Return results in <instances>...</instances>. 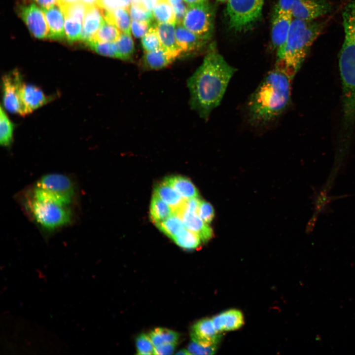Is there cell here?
Segmentation results:
<instances>
[{
    "label": "cell",
    "instance_id": "8",
    "mask_svg": "<svg viewBox=\"0 0 355 355\" xmlns=\"http://www.w3.org/2000/svg\"><path fill=\"white\" fill-rule=\"evenodd\" d=\"M214 9L208 0L188 5L182 25L195 35L209 40L212 35Z\"/></svg>",
    "mask_w": 355,
    "mask_h": 355
},
{
    "label": "cell",
    "instance_id": "35",
    "mask_svg": "<svg viewBox=\"0 0 355 355\" xmlns=\"http://www.w3.org/2000/svg\"><path fill=\"white\" fill-rule=\"evenodd\" d=\"M82 23L74 19L65 17V36L70 42L81 39Z\"/></svg>",
    "mask_w": 355,
    "mask_h": 355
},
{
    "label": "cell",
    "instance_id": "30",
    "mask_svg": "<svg viewBox=\"0 0 355 355\" xmlns=\"http://www.w3.org/2000/svg\"><path fill=\"white\" fill-rule=\"evenodd\" d=\"M154 347L161 344L178 342L179 338L178 333L165 328H156L148 334Z\"/></svg>",
    "mask_w": 355,
    "mask_h": 355
},
{
    "label": "cell",
    "instance_id": "24",
    "mask_svg": "<svg viewBox=\"0 0 355 355\" xmlns=\"http://www.w3.org/2000/svg\"><path fill=\"white\" fill-rule=\"evenodd\" d=\"M154 194L170 206L174 212L182 206L184 201L164 180L156 185Z\"/></svg>",
    "mask_w": 355,
    "mask_h": 355
},
{
    "label": "cell",
    "instance_id": "10",
    "mask_svg": "<svg viewBox=\"0 0 355 355\" xmlns=\"http://www.w3.org/2000/svg\"><path fill=\"white\" fill-rule=\"evenodd\" d=\"M22 83L21 76L16 71L4 75L2 78V100L4 108L11 113L23 116L20 97Z\"/></svg>",
    "mask_w": 355,
    "mask_h": 355
},
{
    "label": "cell",
    "instance_id": "15",
    "mask_svg": "<svg viewBox=\"0 0 355 355\" xmlns=\"http://www.w3.org/2000/svg\"><path fill=\"white\" fill-rule=\"evenodd\" d=\"M176 214L181 218L185 227L196 234L202 241L206 242L213 237V229L198 213L181 210Z\"/></svg>",
    "mask_w": 355,
    "mask_h": 355
},
{
    "label": "cell",
    "instance_id": "47",
    "mask_svg": "<svg viewBox=\"0 0 355 355\" xmlns=\"http://www.w3.org/2000/svg\"><path fill=\"white\" fill-rule=\"evenodd\" d=\"M88 6L98 5L100 0H79Z\"/></svg>",
    "mask_w": 355,
    "mask_h": 355
},
{
    "label": "cell",
    "instance_id": "22",
    "mask_svg": "<svg viewBox=\"0 0 355 355\" xmlns=\"http://www.w3.org/2000/svg\"><path fill=\"white\" fill-rule=\"evenodd\" d=\"M102 10L106 22L116 26L122 33L131 35V22L129 8H118L112 10L102 8Z\"/></svg>",
    "mask_w": 355,
    "mask_h": 355
},
{
    "label": "cell",
    "instance_id": "51",
    "mask_svg": "<svg viewBox=\"0 0 355 355\" xmlns=\"http://www.w3.org/2000/svg\"><path fill=\"white\" fill-rule=\"evenodd\" d=\"M131 4L143 5L142 0H131Z\"/></svg>",
    "mask_w": 355,
    "mask_h": 355
},
{
    "label": "cell",
    "instance_id": "4",
    "mask_svg": "<svg viewBox=\"0 0 355 355\" xmlns=\"http://www.w3.org/2000/svg\"><path fill=\"white\" fill-rule=\"evenodd\" d=\"M344 39L340 51L339 69L343 87V113L347 123L355 121V0L343 11Z\"/></svg>",
    "mask_w": 355,
    "mask_h": 355
},
{
    "label": "cell",
    "instance_id": "41",
    "mask_svg": "<svg viewBox=\"0 0 355 355\" xmlns=\"http://www.w3.org/2000/svg\"><path fill=\"white\" fill-rule=\"evenodd\" d=\"M130 5L131 0H100L98 6L112 10L118 8H129Z\"/></svg>",
    "mask_w": 355,
    "mask_h": 355
},
{
    "label": "cell",
    "instance_id": "37",
    "mask_svg": "<svg viewBox=\"0 0 355 355\" xmlns=\"http://www.w3.org/2000/svg\"><path fill=\"white\" fill-rule=\"evenodd\" d=\"M129 10L132 20L151 22L154 19L152 12L143 5L131 4Z\"/></svg>",
    "mask_w": 355,
    "mask_h": 355
},
{
    "label": "cell",
    "instance_id": "39",
    "mask_svg": "<svg viewBox=\"0 0 355 355\" xmlns=\"http://www.w3.org/2000/svg\"><path fill=\"white\" fill-rule=\"evenodd\" d=\"M217 345L204 346L192 341L187 350L190 355H213L217 351Z\"/></svg>",
    "mask_w": 355,
    "mask_h": 355
},
{
    "label": "cell",
    "instance_id": "19",
    "mask_svg": "<svg viewBox=\"0 0 355 355\" xmlns=\"http://www.w3.org/2000/svg\"><path fill=\"white\" fill-rule=\"evenodd\" d=\"M212 320L215 329L219 332L237 330L244 323L243 314L237 309L224 311L213 317Z\"/></svg>",
    "mask_w": 355,
    "mask_h": 355
},
{
    "label": "cell",
    "instance_id": "2",
    "mask_svg": "<svg viewBox=\"0 0 355 355\" xmlns=\"http://www.w3.org/2000/svg\"><path fill=\"white\" fill-rule=\"evenodd\" d=\"M291 80L276 68L265 76L247 102V116L250 125L267 126L283 114L290 102Z\"/></svg>",
    "mask_w": 355,
    "mask_h": 355
},
{
    "label": "cell",
    "instance_id": "20",
    "mask_svg": "<svg viewBox=\"0 0 355 355\" xmlns=\"http://www.w3.org/2000/svg\"><path fill=\"white\" fill-rule=\"evenodd\" d=\"M49 27L48 38L52 39H63L65 37L64 28V14L58 4L49 8L42 9Z\"/></svg>",
    "mask_w": 355,
    "mask_h": 355
},
{
    "label": "cell",
    "instance_id": "29",
    "mask_svg": "<svg viewBox=\"0 0 355 355\" xmlns=\"http://www.w3.org/2000/svg\"><path fill=\"white\" fill-rule=\"evenodd\" d=\"M121 33L116 26L105 20L92 40L100 42H115L119 38Z\"/></svg>",
    "mask_w": 355,
    "mask_h": 355
},
{
    "label": "cell",
    "instance_id": "16",
    "mask_svg": "<svg viewBox=\"0 0 355 355\" xmlns=\"http://www.w3.org/2000/svg\"><path fill=\"white\" fill-rule=\"evenodd\" d=\"M175 35L182 53H192L201 49L209 40L198 36L182 24H176Z\"/></svg>",
    "mask_w": 355,
    "mask_h": 355
},
{
    "label": "cell",
    "instance_id": "5",
    "mask_svg": "<svg viewBox=\"0 0 355 355\" xmlns=\"http://www.w3.org/2000/svg\"><path fill=\"white\" fill-rule=\"evenodd\" d=\"M26 206L36 223L47 232L66 227L73 220L71 205L30 195Z\"/></svg>",
    "mask_w": 355,
    "mask_h": 355
},
{
    "label": "cell",
    "instance_id": "28",
    "mask_svg": "<svg viewBox=\"0 0 355 355\" xmlns=\"http://www.w3.org/2000/svg\"><path fill=\"white\" fill-rule=\"evenodd\" d=\"M14 125L2 106L0 110V143L7 147L13 140Z\"/></svg>",
    "mask_w": 355,
    "mask_h": 355
},
{
    "label": "cell",
    "instance_id": "44",
    "mask_svg": "<svg viewBox=\"0 0 355 355\" xmlns=\"http://www.w3.org/2000/svg\"><path fill=\"white\" fill-rule=\"evenodd\" d=\"M177 345V342L168 343L155 347L154 355L173 354Z\"/></svg>",
    "mask_w": 355,
    "mask_h": 355
},
{
    "label": "cell",
    "instance_id": "48",
    "mask_svg": "<svg viewBox=\"0 0 355 355\" xmlns=\"http://www.w3.org/2000/svg\"><path fill=\"white\" fill-rule=\"evenodd\" d=\"M188 5L199 4L205 2L208 0H183Z\"/></svg>",
    "mask_w": 355,
    "mask_h": 355
},
{
    "label": "cell",
    "instance_id": "32",
    "mask_svg": "<svg viewBox=\"0 0 355 355\" xmlns=\"http://www.w3.org/2000/svg\"><path fill=\"white\" fill-rule=\"evenodd\" d=\"M173 240L180 247L187 249L196 248L200 246L201 243L200 238L186 228Z\"/></svg>",
    "mask_w": 355,
    "mask_h": 355
},
{
    "label": "cell",
    "instance_id": "31",
    "mask_svg": "<svg viewBox=\"0 0 355 355\" xmlns=\"http://www.w3.org/2000/svg\"><path fill=\"white\" fill-rule=\"evenodd\" d=\"M115 43L118 59L123 60H130L134 52V43L131 35L122 33Z\"/></svg>",
    "mask_w": 355,
    "mask_h": 355
},
{
    "label": "cell",
    "instance_id": "45",
    "mask_svg": "<svg viewBox=\"0 0 355 355\" xmlns=\"http://www.w3.org/2000/svg\"><path fill=\"white\" fill-rule=\"evenodd\" d=\"M42 9L49 8L56 4H58V0H34Z\"/></svg>",
    "mask_w": 355,
    "mask_h": 355
},
{
    "label": "cell",
    "instance_id": "43",
    "mask_svg": "<svg viewBox=\"0 0 355 355\" xmlns=\"http://www.w3.org/2000/svg\"><path fill=\"white\" fill-rule=\"evenodd\" d=\"M172 6L176 15V24H182L187 8L182 0H168Z\"/></svg>",
    "mask_w": 355,
    "mask_h": 355
},
{
    "label": "cell",
    "instance_id": "27",
    "mask_svg": "<svg viewBox=\"0 0 355 355\" xmlns=\"http://www.w3.org/2000/svg\"><path fill=\"white\" fill-rule=\"evenodd\" d=\"M152 12L157 23H176L175 11L168 0L158 2Z\"/></svg>",
    "mask_w": 355,
    "mask_h": 355
},
{
    "label": "cell",
    "instance_id": "40",
    "mask_svg": "<svg viewBox=\"0 0 355 355\" xmlns=\"http://www.w3.org/2000/svg\"><path fill=\"white\" fill-rule=\"evenodd\" d=\"M198 214L206 223H211L214 216V211L213 206L209 202L200 200Z\"/></svg>",
    "mask_w": 355,
    "mask_h": 355
},
{
    "label": "cell",
    "instance_id": "12",
    "mask_svg": "<svg viewBox=\"0 0 355 355\" xmlns=\"http://www.w3.org/2000/svg\"><path fill=\"white\" fill-rule=\"evenodd\" d=\"M20 15L35 37L38 38L48 37L49 27L42 10L36 5L31 4L22 7Z\"/></svg>",
    "mask_w": 355,
    "mask_h": 355
},
{
    "label": "cell",
    "instance_id": "49",
    "mask_svg": "<svg viewBox=\"0 0 355 355\" xmlns=\"http://www.w3.org/2000/svg\"><path fill=\"white\" fill-rule=\"evenodd\" d=\"M79 0H58V4L59 6H62L65 5L70 4Z\"/></svg>",
    "mask_w": 355,
    "mask_h": 355
},
{
    "label": "cell",
    "instance_id": "11",
    "mask_svg": "<svg viewBox=\"0 0 355 355\" xmlns=\"http://www.w3.org/2000/svg\"><path fill=\"white\" fill-rule=\"evenodd\" d=\"M272 20L271 41L278 53L285 44L293 17L290 12L275 7Z\"/></svg>",
    "mask_w": 355,
    "mask_h": 355
},
{
    "label": "cell",
    "instance_id": "36",
    "mask_svg": "<svg viewBox=\"0 0 355 355\" xmlns=\"http://www.w3.org/2000/svg\"><path fill=\"white\" fill-rule=\"evenodd\" d=\"M142 44L144 52L152 51L161 48L155 25L151 26L148 32L142 37Z\"/></svg>",
    "mask_w": 355,
    "mask_h": 355
},
{
    "label": "cell",
    "instance_id": "34",
    "mask_svg": "<svg viewBox=\"0 0 355 355\" xmlns=\"http://www.w3.org/2000/svg\"><path fill=\"white\" fill-rule=\"evenodd\" d=\"M86 44L92 50L101 55L118 58L115 42H100L91 40Z\"/></svg>",
    "mask_w": 355,
    "mask_h": 355
},
{
    "label": "cell",
    "instance_id": "42",
    "mask_svg": "<svg viewBox=\"0 0 355 355\" xmlns=\"http://www.w3.org/2000/svg\"><path fill=\"white\" fill-rule=\"evenodd\" d=\"M150 22L147 21H138L132 20L131 22V31L136 37L144 36L149 30Z\"/></svg>",
    "mask_w": 355,
    "mask_h": 355
},
{
    "label": "cell",
    "instance_id": "1",
    "mask_svg": "<svg viewBox=\"0 0 355 355\" xmlns=\"http://www.w3.org/2000/svg\"><path fill=\"white\" fill-rule=\"evenodd\" d=\"M235 71L211 43L202 63L187 81L190 106L201 118L208 120L219 105Z\"/></svg>",
    "mask_w": 355,
    "mask_h": 355
},
{
    "label": "cell",
    "instance_id": "21",
    "mask_svg": "<svg viewBox=\"0 0 355 355\" xmlns=\"http://www.w3.org/2000/svg\"><path fill=\"white\" fill-rule=\"evenodd\" d=\"M176 58L162 48L144 52L142 60V67L148 70L161 69L169 65Z\"/></svg>",
    "mask_w": 355,
    "mask_h": 355
},
{
    "label": "cell",
    "instance_id": "6",
    "mask_svg": "<svg viewBox=\"0 0 355 355\" xmlns=\"http://www.w3.org/2000/svg\"><path fill=\"white\" fill-rule=\"evenodd\" d=\"M30 195L71 206L76 197V186L66 175L49 173L37 180Z\"/></svg>",
    "mask_w": 355,
    "mask_h": 355
},
{
    "label": "cell",
    "instance_id": "52",
    "mask_svg": "<svg viewBox=\"0 0 355 355\" xmlns=\"http://www.w3.org/2000/svg\"><path fill=\"white\" fill-rule=\"evenodd\" d=\"M217 1L221 2H227L228 0H217Z\"/></svg>",
    "mask_w": 355,
    "mask_h": 355
},
{
    "label": "cell",
    "instance_id": "33",
    "mask_svg": "<svg viewBox=\"0 0 355 355\" xmlns=\"http://www.w3.org/2000/svg\"><path fill=\"white\" fill-rule=\"evenodd\" d=\"M88 6L83 2L78 0L60 7L63 11L65 18L74 19L83 23Z\"/></svg>",
    "mask_w": 355,
    "mask_h": 355
},
{
    "label": "cell",
    "instance_id": "9",
    "mask_svg": "<svg viewBox=\"0 0 355 355\" xmlns=\"http://www.w3.org/2000/svg\"><path fill=\"white\" fill-rule=\"evenodd\" d=\"M275 7L290 12L293 18L306 21L315 20L331 9L327 0H278Z\"/></svg>",
    "mask_w": 355,
    "mask_h": 355
},
{
    "label": "cell",
    "instance_id": "46",
    "mask_svg": "<svg viewBox=\"0 0 355 355\" xmlns=\"http://www.w3.org/2000/svg\"><path fill=\"white\" fill-rule=\"evenodd\" d=\"M163 0H142L143 5L150 11H152L156 4Z\"/></svg>",
    "mask_w": 355,
    "mask_h": 355
},
{
    "label": "cell",
    "instance_id": "50",
    "mask_svg": "<svg viewBox=\"0 0 355 355\" xmlns=\"http://www.w3.org/2000/svg\"><path fill=\"white\" fill-rule=\"evenodd\" d=\"M177 355H190L187 349H181L176 353Z\"/></svg>",
    "mask_w": 355,
    "mask_h": 355
},
{
    "label": "cell",
    "instance_id": "23",
    "mask_svg": "<svg viewBox=\"0 0 355 355\" xmlns=\"http://www.w3.org/2000/svg\"><path fill=\"white\" fill-rule=\"evenodd\" d=\"M164 180L183 199L199 197L197 189L188 178L181 176H172Z\"/></svg>",
    "mask_w": 355,
    "mask_h": 355
},
{
    "label": "cell",
    "instance_id": "25",
    "mask_svg": "<svg viewBox=\"0 0 355 355\" xmlns=\"http://www.w3.org/2000/svg\"><path fill=\"white\" fill-rule=\"evenodd\" d=\"M174 214L173 209L153 194L150 205V217L154 224L167 219Z\"/></svg>",
    "mask_w": 355,
    "mask_h": 355
},
{
    "label": "cell",
    "instance_id": "3",
    "mask_svg": "<svg viewBox=\"0 0 355 355\" xmlns=\"http://www.w3.org/2000/svg\"><path fill=\"white\" fill-rule=\"evenodd\" d=\"M323 23L293 18L285 44L277 53L275 68L292 80L300 69L313 42L323 28Z\"/></svg>",
    "mask_w": 355,
    "mask_h": 355
},
{
    "label": "cell",
    "instance_id": "17",
    "mask_svg": "<svg viewBox=\"0 0 355 355\" xmlns=\"http://www.w3.org/2000/svg\"><path fill=\"white\" fill-rule=\"evenodd\" d=\"M104 21L101 7L98 5L88 6L83 23L81 40L85 43L92 40Z\"/></svg>",
    "mask_w": 355,
    "mask_h": 355
},
{
    "label": "cell",
    "instance_id": "7",
    "mask_svg": "<svg viewBox=\"0 0 355 355\" xmlns=\"http://www.w3.org/2000/svg\"><path fill=\"white\" fill-rule=\"evenodd\" d=\"M264 0H228L227 14L230 28L240 31L248 28L261 16Z\"/></svg>",
    "mask_w": 355,
    "mask_h": 355
},
{
    "label": "cell",
    "instance_id": "13",
    "mask_svg": "<svg viewBox=\"0 0 355 355\" xmlns=\"http://www.w3.org/2000/svg\"><path fill=\"white\" fill-rule=\"evenodd\" d=\"M190 336L192 341L204 346H212L218 345L221 334L215 329L212 319L206 318L193 325Z\"/></svg>",
    "mask_w": 355,
    "mask_h": 355
},
{
    "label": "cell",
    "instance_id": "38",
    "mask_svg": "<svg viewBox=\"0 0 355 355\" xmlns=\"http://www.w3.org/2000/svg\"><path fill=\"white\" fill-rule=\"evenodd\" d=\"M136 345L138 355H153L155 347L148 335L142 333L136 338Z\"/></svg>",
    "mask_w": 355,
    "mask_h": 355
},
{
    "label": "cell",
    "instance_id": "18",
    "mask_svg": "<svg viewBox=\"0 0 355 355\" xmlns=\"http://www.w3.org/2000/svg\"><path fill=\"white\" fill-rule=\"evenodd\" d=\"M161 48L177 58L182 53L175 35L176 23H157L155 25Z\"/></svg>",
    "mask_w": 355,
    "mask_h": 355
},
{
    "label": "cell",
    "instance_id": "26",
    "mask_svg": "<svg viewBox=\"0 0 355 355\" xmlns=\"http://www.w3.org/2000/svg\"><path fill=\"white\" fill-rule=\"evenodd\" d=\"M155 224L162 232L172 240L186 228L181 218L176 214Z\"/></svg>",
    "mask_w": 355,
    "mask_h": 355
},
{
    "label": "cell",
    "instance_id": "14",
    "mask_svg": "<svg viewBox=\"0 0 355 355\" xmlns=\"http://www.w3.org/2000/svg\"><path fill=\"white\" fill-rule=\"evenodd\" d=\"M20 97L23 116L29 114L43 106L51 99L47 97L38 87L24 82L21 86Z\"/></svg>",
    "mask_w": 355,
    "mask_h": 355
}]
</instances>
